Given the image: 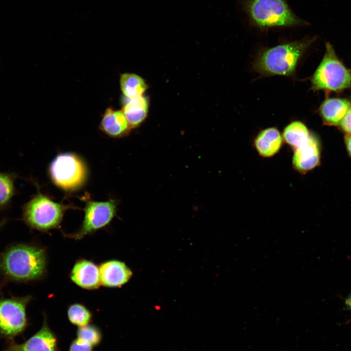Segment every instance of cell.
I'll return each instance as SVG.
<instances>
[{
	"label": "cell",
	"mask_w": 351,
	"mask_h": 351,
	"mask_svg": "<svg viewBox=\"0 0 351 351\" xmlns=\"http://www.w3.org/2000/svg\"><path fill=\"white\" fill-rule=\"evenodd\" d=\"M120 89L125 98H133L143 96L148 88L145 80L133 73H123L119 79Z\"/></svg>",
	"instance_id": "obj_17"
},
{
	"label": "cell",
	"mask_w": 351,
	"mask_h": 351,
	"mask_svg": "<svg viewBox=\"0 0 351 351\" xmlns=\"http://www.w3.org/2000/svg\"><path fill=\"white\" fill-rule=\"evenodd\" d=\"M100 283L106 287H119L128 282L132 272L125 263L117 260H110L99 266Z\"/></svg>",
	"instance_id": "obj_11"
},
{
	"label": "cell",
	"mask_w": 351,
	"mask_h": 351,
	"mask_svg": "<svg viewBox=\"0 0 351 351\" xmlns=\"http://www.w3.org/2000/svg\"><path fill=\"white\" fill-rule=\"evenodd\" d=\"M117 209V202L114 199L104 201L87 200L81 227L77 232L65 234L66 237L79 240L106 227L116 215Z\"/></svg>",
	"instance_id": "obj_8"
},
{
	"label": "cell",
	"mask_w": 351,
	"mask_h": 351,
	"mask_svg": "<svg viewBox=\"0 0 351 351\" xmlns=\"http://www.w3.org/2000/svg\"><path fill=\"white\" fill-rule=\"evenodd\" d=\"M347 144L348 150L349 152V153L351 155V136L348 137L347 139Z\"/></svg>",
	"instance_id": "obj_24"
},
{
	"label": "cell",
	"mask_w": 351,
	"mask_h": 351,
	"mask_svg": "<svg viewBox=\"0 0 351 351\" xmlns=\"http://www.w3.org/2000/svg\"><path fill=\"white\" fill-rule=\"evenodd\" d=\"M57 340L44 316L40 330L22 343L10 340L5 351H57Z\"/></svg>",
	"instance_id": "obj_9"
},
{
	"label": "cell",
	"mask_w": 351,
	"mask_h": 351,
	"mask_svg": "<svg viewBox=\"0 0 351 351\" xmlns=\"http://www.w3.org/2000/svg\"><path fill=\"white\" fill-rule=\"evenodd\" d=\"M7 220L8 219L6 218L0 220V230L6 224Z\"/></svg>",
	"instance_id": "obj_26"
},
{
	"label": "cell",
	"mask_w": 351,
	"mask_h": 351,
	"mask_svg": "<svg viewBox=\"0 0 351 351\" xmlns=\"http://www.w3.org/2000/svg\"><path fill=\"white\" fill-rule=\"evenodd\" d=\"M311 135L303 123L294 121L285 128L282 137L285 142L294 150L306 143Z\"/></svg>",
	"instance_id": "obj_19"
},
{
	"label": "cell",
	"mask_w": 351,
	"mask_h": 351,
	"mask_svg": "<svg viewBox=\"0 0 351 351\" xmlns=\"http://www.w3.org/2000/svg\"><path fill=\"white\" fill-rule=\"evenodd\" d=\"M47 270L45 251L39 246L20 244L0 254V273L7 279L25 282L43 277Z\"/></svg>",
	"instance_id": "obj_1"
},
{
	"label": "cell",
	"mask_w": 351,
	"mask_h": 351,
	"mask_svg": "<svg viewBox=\"0 0 351 351\" xmlns=\"http://www.w3.org/2000/svg\"><path fill=\"white\" fill-rule=\"evenodd\" d=\"M77 335V338L89 344L93 347L98 345L102 339L101 331L94 325H87L82 327H78Z\"/></svg>",
	"instance_id": "obj_21"
},
{
	"label": "cell",
	"mask_w": 351,
	"mask_h": 351,
	"mask_svg": "<svg viewBox=\"0 0 351 351\" xmlns=\"http://www.w3.org/2000/svg\"><path fill=\"white\" fill-rule=\"evenodd\" d=\"M313 39H304L283 43L262 52L254 61V67L265 76H291Z\"/></svg>",
	"instance_id": "obj_2"
},
{
	"label": "cell",
	"mask_w": 351,
	"mask_h": 351,
	"mask_svg": "<svg viewBox=\"0 0 351 351\" xmlns=\"http://www.w3.org/2000/svg\"><path fill=\"white\" fill-rule=\"evenodd\" d=\"M345 303L348 307L351 310V294L346 299Z\"/></svg>",
	"instance_id": "obj_25"
},
{
	"label": "cell",
	"mask_w": 351,
	"mask_h": 351,
	"mask_svg": "<svg viewBox=\"0 0 351 351\" xmlns=\"http://www.w3.org/2000/svg\"><path fill=\"white\" fill-rule=\"evenodd\" d=\"M31 295L0 299V335L12 340L26 328L28 320L26 312Z\"/></svg>",
	"instance_id": "obj_7"
},
{
	"label": "cell",
	"mask_w": 351,
	"mask_h": 351,
	"mask_svg": "<svg viewBox=\"0 0 351 351\" xmlns=\"http://www.w3.org/2000/svg\"><path fill=\"white\" fill-rule=\"evenodd\" d=\"M283 137L275 127L262 130L254 140V147L258 154L264 157H270L276 155L283 144Z\"/></svg>",
	"instance_id": "obj_14"
},
{
	"label": "cell",
	"mask_w": 351,
	"mask_h": 351,
	"mask_svg": "<svg viewBox=\"0 0 351 351\" xmlns=\"http://www.w3.org/2000/svg\"><path fill=\"white\" fill-rule=\"evenodd\" d=\"M341 128L345 132L351 133V107L348 110L340 122Z\"/></svg>",
	"instance_id": "obj_23"
},
{
	"label": "cell",
	"mask_w": 351,
	"mask_h": 351,
	"mask_svg": "<svg viewBox=\"0 0 351 351\" xmlns=\"http://www.w3.org/2000/svg\"><path fill=\"white\" fill-rule=\"evenodd\" d=\"M93 347L78 338L71 343L68 351H92Z\"/></svg>",
	"instance_id": "obj_22"
},
{
	"label": "cell",
	"mask_w": 351,
	"mask_h": 351,
	"mask_svg": "<svg viewBox=\"0 0 351 351\" xmlns=\"http://www.w3.org/2000/svg\"><path fill=\"white\" fill-rule=\"evenodd\" d=\"M148 109V98L143 95L133 98H126L121 110L133 129L138 127L145 120Z\"/></svg>",
	"instance_id": "obj_15"
},
{
	"label": "cell",
	"mask_w": 351,
	"mask_h": 351,
	"mask_svg": "<svg viewBox=\"0 0 351 351\" xmlns=\"http://www.w3.org/2000/svg\"><path fill=\"white\" fill-rule=\"evenodd\" d=\"M100 130L106 135L119 138L129 134L132 128L122 110L107 108L102 116Z\"/></svg>",
	"instance_id": "obj_13"
},
{
	"label": "cell",
	"mask_w": 351,
	"mask_h": 351,
	"mask_svg": "<svg viewBox=\"0 0 351 351\" xmlns=\"http://www.w3.org/2000/svg\"><path fill=\"white\" fill-rule=\"evenodd\" d=\"M71 207L38 191L21 206L22 219L31 229L46 232L58 227L65 212Z\"/></svg>",
	"instance_id": "obj_4"
},
{
	"label": "cell",
	"mask_w": 351,
	"mask_h": 351,
	"mask_svg": "<svg viewBox=\"0 0 351 351\" xmlns=\"http://www.w3.org/2000/svg\"><path fill=\"white\" fill-rule=\"evenodd\" d=\"M293 151L292 166L297 172L305 173L314 168L319 163L318 143L312 135H311L306 143Z\"/></svg>",
	"instance_id": "obj_12"
},
{
	"label": "cell",
	"mask_w": 351,
	"mask_h": 351,
	"mask_svg": "<svg viewBox=\"0 0 351 351\" xmlns=\"http://www.w3.org/2000/svg\"><path fill=\"white\" fill-rule=\"evenodd\" d=\"M48 174L55 185L69 192L81 188L85 183L88 176L84 161L72 153L57 155L49 166Z\"/></svg>",
	"instance_id": "obj_5"
},
{
	"label": "cell",
	"mask_w": 351,
	"mask_h": 351,
	"mask_svg": "<svg viewBox=\"0 0 351 351\" xmlns=\"http://www.w3.org/2000/svg\"><path fill=\"white\" fill-rule=\"evenodd\" d=\"M18 175L15 172L0 171V212L7 209L18 192L15 181Z\"/></svg>",
	"instance_id": "obj_18"
},
{
	"label": "cell",
	"mask_w": 351,
	"mask_h": 351,
	"mask_svg": "<svg viewBox=\"0 0 351 351\" xmlns=\"http://www.w3.org/2000/svg\"><path fill=\"white\" fill-rule=\"evenodd\" d=\"M351 106V103L344 99L330 98L326 100L320 108L324 119L331 124H339Z\"/></svg>",
	"instance_id": "obj_16"
},
{
	"label": "cell",
	"mask_w": 351,
	"mask_h": 351,
	"mask_svg": "<svg viewBox=\"0 0 351 351\" xmlns=\"http://www.w3.org/2000/svg\"><path fill=\"white\" fill-rule=\"evenodd\" d=\"M314 90L340 91L351 84V75L339 60L329 43H326L324 57L315 72L312 80Z\"/></svg>",
	"instance_id": "obj_6"
},
{
	"label": "cell",
	"mask_w": 351,
	"mask_h": 351,
	"mask_svg": "<svg viewBox=\"0 0 351 351\" xmlns=\"http://www.w3.org/2000/svg\"><path fill=\"white\" fill-rule=\"evenodd\" d=\"M70 277L75 284L86 290L97 289L101 285L99 267L85 259L76 261L71 270Z\"/></svg>",
	"instance_id": "obj_10"
},
{
	"label": "cell",
	"mask_w": 351,
	"mask_h": 351,
	"mask_svg": "<svg viewBox=\"0 0 351 351\" xmlns=\"http://www.w3.org/2000/svg\"><path fill=\"white\" fill-rule=\"evenodd\" d=\"M67 316L71 323L82 327L89 324L91 321L92 314L84 305L77 303L69 306Z\"/></svg>",
	"instance_id": "obj_20"
},
{
	"label": "cell",
	"mask_w": 351,
	"mask_h": 351,
	"mask_svg": "<svg viewBox=\"0 0 351 351\" xmlns=\"http://www.w3.org/2000/svg\"><path fill=\"white\" fill-rule=\"evenodd\" d=\"M244 8L251 22L261 29L308 23L293 13L286 0H244Z\"/></svg>",
	"instance_id": "obj_3"
}]
</instances>
